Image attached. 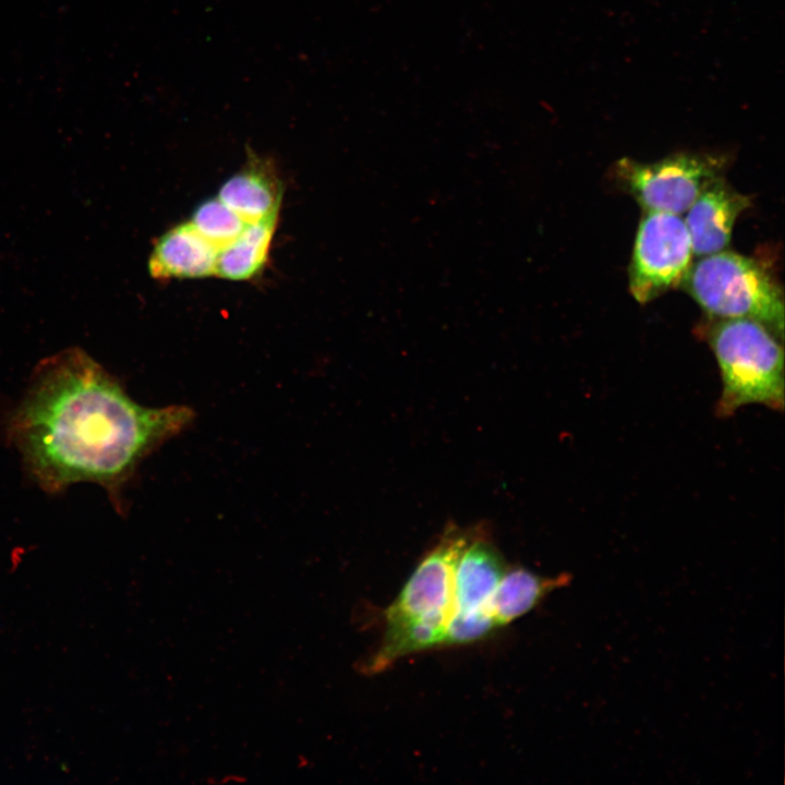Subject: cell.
Returning <instances> with one entry per match:
<instances>
[{"instance_id": "obj_7", "label": "cell", "mask_w": 785, "mask_h": 785, "mask_svg": "<svg viewBox=\"0 0 785 785\" xmlns=\"http://www.w3.org/2000/svg\"><path fill=\"white\" fill-rule=\"evenodd\" d=\"M750 205V197L733 189L722 176L711 181L684 218L693 255L702 257L725 250L737 217Z\"/></svg>"}, {"instance_id": "obj_11", "label": "cell", "mask_w": 785, "mask_h": 785, "mask_svg": "<svg viewBox=\"0 0 785 785\" xmlns=\"http://www.w3.org/2000/svg\"><path fill=\"white\" fill-rule=\"evenodd\" d=\"M571 575L545 577L523 567L507 569L488 600V611L502 627L532 611L551 592L568 585Z\"/></svg>"}, {"instance_id": "obj_6", "label": "cell", "mask_w": 785, "mask_h": 785, "mask_svg": "<svg viewBox=\"0 0 785 785\" xmlns=\"http://www.w3.org/2000/svg\"><path fill=\"white\" fill-rule=\"evenodd\" d=\"M475 529L446 528L435 546L421 559L399 595L384 612L385 626L413 619L448 623L454 611L457 561Z\"/></svg>"}, {"instance_id": "obj_9", "label": "cell", "mask_w": 785, "mask_h": 785, "mask_svg": "<svg viewBox=\"0 0 785 785\" xmlns=\"http://www.w3.org/2000/svg\"><path fill=\"white\" fill-rule=\"evenodd\" d=\"M218 249L190 221L161 234L148 257V270L157 280L194 279L216 275Z\"/></svg>"}, {"instance_id": "obj_13", "label": "cell", "mask_w": 785, "mask_h": 785, "mask_svg": "<svg viewBox=\"0 0 785 785\" xmlns=\"http://www.w3.org/2000/svg\"><path fill=\"white\" fill-rule=\"evenodd\" d=\"M189 221L218 250L233 241L247 224L217 196L198 204Z\"/></svg>"}, {"instance_id": "obj_5", "label": "cell", "mask_w": 785, "mask_h": 785, "mask_svg": "<svg viewBox=\"0 0 785 785\" xmlns=\"http://www.w3.org/2000/svg\"><path fill=\"white\" fill-rule=\"evenodd\" d=\"M691 240L680 215L645 212L629 265V289L647 303L681 285L692 264Z\"/></svg>"}, {"instance_id": "obj_12", "label": "cell", "mask_w": 785, "mask_h": 785, "mask_svg": "<svg viewBox=\"0 0 785 785\" xmlns=\"http://www.w3.org/2000/svg\"><path fill=\"white\" fill-rule=\"evenodd\" d=\"M278 214L247 222L233 241L219 249L216 275L235 281L257 276L267 263Z\"/></svg>"}, {"instance_id": "obj_2", "label": "cell", "mask_w": 785, "mask_h": 785, "mask_svg": "<svg viewBox=\"0 0 785 785\" xmlns=\"http://www.w3.org/2000/svg\"><path fill=\"white\" fill-rule=\"evenodd\" d=\"M705 338L722 378L717 416H730L748 404L783 410L782 339L764 324L745 317L716 318L705 331Z\"/></svg>"}, {"instance_id": "obj_10", "label": "cell", "mask_w": 785, "mask_h": 785, "mask_svg": "<svg viewBox=\"0 0 785 785\" xmlns=\"http://www.w3.org/2000/svg\"><path fill=\"white\" fill-rule=\"evenodd\" d=\"M217 197L253 222L279 212L282 183L270 160L252 154L245 166L221 184Z\"/></svg>"}, {"instance_id": "obj_1", "label": "cell", "mask_w": 785, "mask_h": 785, "mask_svg": "<svg viewBox=\"0 0 785 785\" xmlns=\"http://www.w3.org/2000/svg\"><path fill=\"white\" fill-rule=\"evenodd\" d=\"M193 419L186 406L138 404L84 350L68 348L35 367L8 437L44 491L90 482L122 510V490L140 463Z\"/></svg>"}, {"instance_id": "obj_3", "label": "cell", "mask_w": 785, "mask_h": 785, "mask_svg": "<svg viewBox=\"0 0 785 785\" xmlns=\"http://www.w3.org/2000/svg\"><path fill=\"white\" fill-rule=\"evenodd\" d=\"M681 285L709 315L758 321L783 340V293L757 261L725 250L705 255L691 264Z\"/></svg>"}, {"instance_id": "obj_14", "label": "cell", "mask_w": 785, "mask_h": 785, "mask_svg": "<svg viewBox=\"0 0 785 785\" xmlns=\"http://www.w3.org/2000/svg\"><path fill=\"white\" fill-rule=\"evenodd\" d=\"M495 628L497 626L486 611L452 612L446 626L443 647L473 643L487 637Z\"/></svg>"}, {"instance_id": "obj_4", "label": "cell", "mask_w": 785, "mask_h": 785, "mask_svg": "<svg viewBox=\"0 0 785 785\" xmlns=\"http://www.w3.org/2000/svg\"><path fill=\"white\" fill-rule=\"evenodd\" d=\"M724 158L697 153H678L654 162L623 158L614 176L644 212L680 215L702 190L722 176Z\"/></svg>"}, {"instance_id": "obj_8", "label": "cell", "mask_w": 785, "mask_h": 785, "mask_svg": "<svg viewBox=\"0 0 785 785\" xmlns=\"http://www.w3.org/2000/svg\"><path fill=\"white\" fill-rule=\"evenodd\" d=\"M507 569L487 532L476 528L456 565L452 612L490 613L488 600Z\"/></svg>"}]
</instances>
